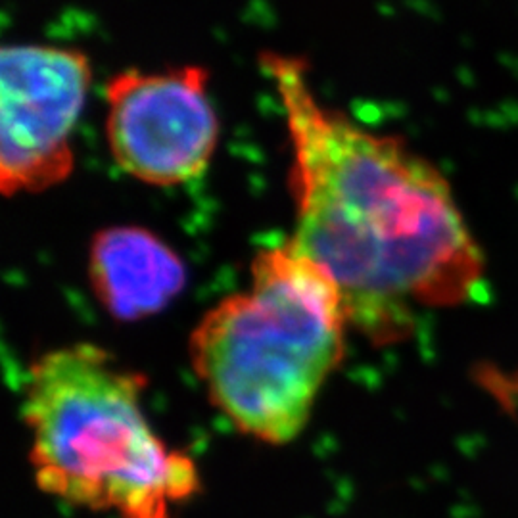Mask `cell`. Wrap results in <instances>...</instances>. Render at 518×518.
I'll return each mask as SVG.
<instances>
[{"mask_svg": "<svg viewBox=\"0 0 518 518\" xmlns=\"http://www.w3.org/2000/svg\"><path fill=\"white\" fill-rule=\"evenodd\" d=\"M347 328L336 282L284 242L255 255L248 290L200 319L188 357L209 401L242 434L282 445L311 419L344 359Z\"/></svg>", "mask_w": 518, "mask_h": 518, "instance_id": "2", "label": "cell"}, {"mask_svg": "<svg viewBox=\"0 0 518 518\" xmlns=\"http://www.w3.org/2000/svg\"><path fill=\"white\" fill-rule=\"evenodd\" d=\"M93 83L85 52L56 45L0 50V188L42 192L75 167L71 137Z\"/></svg>", "mask_w": 518, "mask_h": 518, "instance_id": "5", "label": "cell"}, {"mask_svg": "<svg viewBox=\"0 0 518 518\" xmlns=\"http://www.w3.org/2000/svg\"><path fill=\"white\" fill-rule=\"evenodd\" d=\"M146 379L96 344L62 345L29 367L23 422L42 492L121 518H169L200 490L188 455L169 449L142 407Z\"/></svg>", "mask_w": 518, "mask_h": 518, "instance_id": "3", "label": "cell"}, {"mask_svg": "<svg viewBox=\"0 0 518 518\" xmlns=\"http://www.w3.org/2000/svg\"><path fill=\"white\" fill-rule=\"evenodd\" d=\"M209 71L198 64L110 77L106 140L115 166L134 179L175 186L198 179L219 142Z\"/></svg>", "mask_w": 518, "mask_h": 518, "instance_id": "4", "label": "cell"}, {"mask_svg": "<svg viewBox=\"0 0 518 518\" xmlns=\"http://www.w3.org/2000/svg\"><path fill=\"white\" fill-rule=\"evenodd\" d=\"M88 279L100 304L120 321L163 311L186 284L179 253L142 226L120 225L94 234Z\"/></svg>", "mask_w": 518, "mask_h": 518, "instance_id": "6", "label": "cell"}, {"mask_svg": "<svg viewBox=\"0 0 518 518\" xmlns=\"http://www.w3.org/2000/svg\"><path fill=\"white\" fill-rule=\"evenodd\" d=\"M259 60L292 146L296 225L286 242L336 282L350 326L392 344L411 334L419 309L476 299L484 258L438 167L323 104L304 56Z\"/></svg>", "mask_w": 518, "mask_h": 518, "instance_id": "1", "label": "cell"}]
</instances>
